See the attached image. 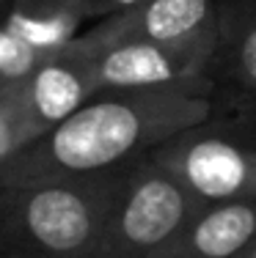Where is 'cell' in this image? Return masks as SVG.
I'll use <instances>...</instances> for the list:
<instances>
[{"label": "cell", "instance_id": "cell-13", "mask_svg": "<svg viewBox=\"0 0 256 258\" xmlns=\"http://www.w3.org/2000/svg\"><path fill=\"white\" fill-rule=\"evenodd\" d=\"M141 3L143 0H85L91 20H105V17L130 11V9H135V6H141Z\"/></svg>", "mask_w": 256, "mask_h": 258}, {"label": "cell", "instance_id": "cell-16", "mask_svg": "<svg viewBox=\"0 0 256 258\" xmlns=\"http://www.w3.org/2000/svg\"><path fill=\"white\" fill-rule=\"evenodd\" d=\"M0 6H3V0H0Z\"/></svg>", "mask_w": 256, "mask_h": 258}, {"label": "cell", "instance_id": "cell-1", "mask_svg": "<svg viewBox=\"0 0 256 258\" xmlns=\"http://www.w3.org/2000/svg\"><path fill=\"white\" fill-rule=\"evenodd\" d=\"M218 83L96 91L64 124L0 168V184H36L119 170L215 115Z\"/></svg>", "mask_w": 256, "mask_h": 258}, {"label": "cell", "instance_id": "cell-2", "mask_svg": "<svg viewBox=\"0 0 256 258\" xmlns=\"http://www.w3.org/2000/svg\"><path fill=\"white\" fill-rule=\"evenodd\" d=\"M127 168L36 184H0V253L96 258Z\"/></svg>", "mask_w": 256, "mask_h": 258}, {"label": "cell", "instance_id": "cell-11", "mask_svg": "<svg viewBox=\"0 0 256 258\" xmlns=\"http://www.w3.org/2000/svg\"><path fill=\"white\" fill-rule=\"evenodd\" d=\"M44 58L47 52L25 41L0 20V91L17 88Z\"/></svg>", "mask_w": 256, "mask_h": 258}, {"label": "cell", "instance_id": "cell-10", "mask_svg": "<svg viewBox=\"0 0 256 258\" xmlns=\"http://www.w3.org/2000/svg\"><path fill=\"white\" fill-rule=\"evenodd\" d=\"M212 77L256 102V0H221V41Z\"/></svg>", "mask_w": 256, "mask_h": 258}, {"label": "cell", "instance_id": "cell-9", "mask_svg": "<svg viewBox=\"0 0 256 258\" xmlns=\"http://www.w3.org/2000/svg\"><path fill=\"white\" fill-rule=\"evenodd\" d=\"M0 20L41 52L53 55L80 36L91 14L85 0H3Z\"/></svg>", "mask_w": 256, "mask_h": 258}, {"label": "cell", "instance_id": "cell-3", "mask_svg": "<svg viewBox=\"0 0 256 258\" xmlns=\"http://www.w3.org/2000/svg\"><path fill=\"white\" fill-rule=\"evenodd\" d=\"M198 201L155 157L127 168L96 258H151L198 212Z\"/></svg>", "mask_w": 256, "mask_h": 258}, {"label": "cell", "instance_id": "cell-6", "mask_svg": "<svg viewBox=\"0 0 256 258\" xmlns=\"http://www.w3.org/2000/svg\"><path fill=\"white\" fill-rule=\"evenodd\" d=\"M96 52L99 91L119 88H182L215 83V55L204 50L157 44L146 39H127Z\"/></svg>", "mask_w": 256, "mask_h": 258}, {"label": "cell", "instance_id": "cell-7", "mask_svg": "<svg viewBox=\"0 0 256 258\" xmlns=\"http://www.w3.org/2000/svg\"><path fill=\"white\" fill-rule=\"evenodd\" d=\"M96 91V52L80 33L58 52L47 55L14 94L41 138L77 113Z\"/></svg>", "mask_w": 256, "mask_h": 258}, {"label": "cell", "instance_id": "cell-8", "mask_svg": "<svg viewBox=\"0 0 256 258\" xmlns=\"http://www.w3.org/2000/svg\"><path fill=\"white\" fill-rule=\"evenodd\" d=\"M256 242V201L198 206L151 258H240Z\"/></svg>", "mask_w": 256, "mask_h": 258}, {"label": "cell", "instance_id": "cell-14", "mask_svg": "<svg viewBox=\"0 0 256 258\" xmlns=\"http://www.w3.org/2000/svg\"><path fill=\"white\" fill-rule=\"evenodd\" d=\"M0 258H41V255H22V253H0Z\"/></svg>", "mask_w": 256, "mask_h": 258}, {"label": "cell", "instance_id": "cell-4", "mask_svg": "<svg viewBox=\"0 0 256 258\" xmlns=\"http://www.w3.org/2000/svg\"><path fill=\"white\" fill-rule=\"evenodd\" d=\"M151 157L201 206L256 201V140L215 115L174 135Z\"/></svg>", "mask_w": 256, "mask_h": 258}, {"label": "cell", "instance_id": "cell-15", "mask_svg": "<svg viewBox=\"0 0 256 258\" xmlns=\"http://www.w3.org/2000/svg\"><path fill=\"white\" fill-rule=\"evenodd\" d=\"M240 258H256V242H253L251 247H248V250H245V253H242Z\"/></svg>", "mask_w": 256, "mask_h": 258}, {"label": "cell", "instance_id": "cell-12", "mask_svg": "<svg viewBox=\"0 0 256 258\" xmlns=\"http://www.w3.org/2000/svg\"><path fill=\"white\" fill-rule=\"evenodd\" d=\"M33 140H39V132L28 121L14 88L0 91V168L11 162L22 149H28Z\"/></svg>", "mask_w": 256, "mask_h": 258}, {"label": "cell", "instance_id": "cell-5", "mask_svg": "<svg viewBox=\"0 0 256 258\" xmlns=\"http://www.w3.org/2000/svg\"><path fill=\"white\" fill-rule=\"evenodd\" d=\"M83 39L94 50L127 39H146L215 55L221 41V0H143L130 11L96 20Z\"/></svg>", "mask_w": 256, "mask_h": 258}]
</instances>
